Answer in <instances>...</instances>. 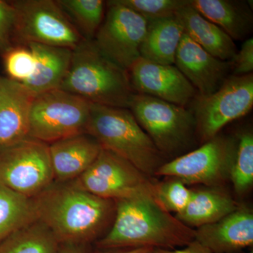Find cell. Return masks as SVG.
Returning <instances> with one entry per match:
<instances>
[{
    "mask_svg": "<svg viewBox=\"0 0 253 253\" xmlns=\"http://www.w3.org/2000/svg\"><path fill=\"white\" fill-rule=\"evenodd\" d=\"M34 200L38 220L60 244L96 243L109 231L116 203L102 199L73 181H54Z\"/></svg>",
    "mask_w": 253,
    "mask_h": 253,
    "instance_id": "obj_1",
    "label": "cell"
},
{
    "mask_svg": "<svg viewBox=\"0 0 253 253\" xmlns=\"http://www.w3.org/2000/svg\"><path fill=\"white\" fill-rule=\"evenodd\" d=\"M109 231L95 243L99 250L153 248L173 250L195 240V229L183 224L148 193L118 200Z\"/></svg>",
    "mask_w": 253,
    "mask_h": 253,
    "instance_id": "obj_2",
    "label": "cell"
},
{
    "mask_svg": "<svg viewBox=\"0 0 253 253\" xmlns=\"http://www.w3.org/2000/svg\"><path fill=\"white\" fill-rule=\"evenodd\" d=\"M59 89L91 104L129 109L134 94L127 71L83 41L72 51L71 64Z\"/></svg>",
    "mask_w": 253,
    "mask_h": 253,
    "instance_id": "obj_3",
    "label": "cell"
},
{
    "mask_svg": "<svg viewBox=\"0 0 253 253\" xmlns=\"http://www.w3.org/2000/svg\"><path fill=\"white\" fill-rule=\"evenodd\" d=\"M86 134L146 175H155L165 163L164 156L129 109L91 104Z\"/></svg>",
    "mask_w": 253,
    "mask_h": 253,
    "instance_id": "obj_4",
    "label": "cell"
},
{
    "mask_svg": "<svg viewBox=\"0 0 253 253\" xmlns=\"http://www.w3.org/2000/svg\"><path fill=\"white\" fill-rule=\"evenodd\" d=\"M129 109L164 157L178 156L194 144L197 134L191 109L140 94H134Z\"/></svg>",
    "mask_w": 253,
    "mask_h": 253,
    "instance_id": "obj_5",
    "label": "cell"
},
{
    "mask_svg": "<svg viewBox=\"0 0 253 253\" xmlns=\"http://www.w3.org/2000/svg\"><path fill=\"white\" fill-rule=\"evenodd\" d=\"M91 103L61 89L36 95L29 118V136L50 144L87 130Z\"/></svg>",
    "mask_w": 253,
    "mask_h": 253,
    "instance_id": "obj_6",
    "label": "cell"
},
{
    "mask_svg": "<svg viewBox=\"0 0 253 253\" xmlns=\"http://www.w3.org/2000/svg\"><path fill=\"white\" fill-rule=\"evenodd\" d=\"M14 38L21 44L31 43L74 49L84 41L56 1L17 0Z\"/></svg>",
    "mask_w": 253,
    "mask_h": 253,
    "instance_id": "obj_7",
    "label": "cell"
},
{
    "mask_svg": "<svg viewBox=\"0 0 253 253\" xmlns=\"http://www.w3.org/2000/svg\"><path fill=\"white\" fill-rule=\"evenodd\" d=\"M196 134L207 142L226 125L246 116L253 106V74L229 76L222 85L207 96L197 95L191 104Z\"/></svg>",
    "mask_w": 253,
    "mask_h": 253,
    "instance_id": "obj_8",
    "label": "cell"
},
{
    "mask_svg": "<svg viewBox=\"0 0 253 253\" xmlns=\"http://www.w3.org/2000/svg\"><path fill=\"white\" fill-rule=\"evenodd\" d=\"M54 181L49 144L27 138L0 149V184L34 199Z\"/></svg>",
    "mask_w": 253,
    "mask_h": 253,
    "instance_id": "obj_9",
    "label": "cell"
},
{
    "mask_svg": "<svg viewBox=\"0 0 253 253\" xmlns=\"http://www.w3.org/2000/svg\"><path fill=\"white\" fill-rule=\"evenodd\" d=\"M234 149V137L218 134L199 149L165 163L155 175L174 178L185 185L216 187L229 179Z\"/></svg>",
    "mask_w": 253,
    "mask_h": 253,
    "instance_id": "obj_10",
    "label": "cell"
},
{
    "mask_svg": "<svg viewBox=\"0 0 253 253\" xmlns=\"http://www.w3.org/2000/svg\"><path fill=\"white\" fill-rule=\"evenodd\" d=\"M72 181L95 196L114 201L142 193L154 196L156 184L129 161L103 149L90 167Z\"/></svg>",
    "mask_w": 253,
    "mask_h": 253,
    "instance_id": "obj_11",
    "label": "cell"
},
{
    "mask_svg": "<svg viewBox=\"0 0 253 253\" xmlns=\"http://www.w3.org/2000/svg\"><path fill=\"white\" fill-rule=\"evenodd\" d=\"M106 5L104 21L92 41L101 54L127 71L140 57L147 20L118 0Z\"/></svg>",
    "mask_w": 253,
    "mask_h": 253,
    "instance_id": "obj_12",
    "label": "cell"
},
{
    "mask_svg": "<svg viewBox=\"0 0 253 253\" xmlns=\"http://www.w3.org/2000/svg\"><path fill=\"white\" fill-rule=\"evenodd\" d=\"M136 94H146L187 108L197 91L174 65H162L139 57L127 71Z\"/></svg>",
    "mask_w": 253,
    "mask_h": 253,
    "instance_id": "obj_13",
    "label": "cell"
},
{
    "mask_svg": "<svg viewBox=\"0 0 253 253\" xmlns=\"http://www.w3.org/2000/svg\"><path fill=\"white\" fill-rule=\"evenodd\" d=\"M174 65L201 96L217 91L231 70L230 61H221L210 54L185 33L176 51Z\"/></svg>",
    "mask_w": 253,
    "mask_h": 253,
    "instance_id": "obj_14",
    "label": "cell"
},
{
    "mask_svg": "<svg viewBox=\"0 0 253 253\" xmlns=\"http://www.w3.org/2000/svg\"><path fill=\"white\" fill-rule=\"evenodd\" d=\"M36 96L22 83L0 76V149L29 138L30 113Z\"/></svg>",
    "mask_w": 253,
    "mask_h": 253,
    "instance_id": "obj_15",
    "label": "cell"
},
{
    "mask_svg": "<svg viewBox=\"0 0 253 253\" xmlns=\"http://www.w3.org/2000/svg\"><path fill=\"white\" fill-rule=\"evenodd\" d=\"M195 240L212 253H234L253 244V213L246 206L195 229Z\"/></svg>",
    "mask_w": 253,
    "mask_h": 253,
    "instance_id": "obj_16",
    "label": "cell"
},
{
    "mask_svg": "<svg viewBox=\"0 0 253 253\" xmlns=\"http://www.w3.org/2000/svg\"><path fill=\"white\" fill-rule=\"evenodd\" d=\"M101 149L98 141L86 133L49 144L54 181L66 182L77 179L90 167Z\"/></svg>",
    "mask_w": 253,
    "mask_h": 253,
    "instance_id": "obj_17",
    "label": "cell"
},
{
    "mask_svg": "<svg viewBox=\"0 0 253 253\" xmlns=\"http://www.w3.org/2000/svg\"><path fill=\"white\" fill-rule=\"evenodd\" d=\"M190 4L233 41H245L252 33L253 13L250 1L190 0Z\"/></svg>",
    "mask_w": 253,
    "mask_h": 253,
    "instance_id": "obj_18",
    "label": "cell"
},
{
    "mask_svg": "<svg viewBox=\"0 0 253 253\" xmlns=\"http://www.w3.org/2000/svg\"><path fill=\"white\" fill-rule=\"evenodd\" d=\"M185 34L210 54L224 61H230L237 49L234 41L220 28L194 9L190 0L176 13Z\"/></svg>",
    "mask_w": 253,
    "mask_h": 253,
    "instance_id": "obj_19",
    "label": "cell"
},
{
    "mask_svg": "<svg viewBox=\"0 0 253 253\" xmlns=\"http://www.w3.org/2000/svg\"><path fill=\"white\" fill-rule=\"evenodd\" d=\"M27 45L34 54L36 65L23 85L36 95L59 89L69 69L73 50L35 43Z\"/></svg>",
    "mask_w": 253,
    "mask_h": 253,
    "instance_id": "obj_20",
    "label": "cell"
},
{
    "mask_svg": "<svg viewBox=\"0 0 253 253\" xmlns=\"http://www.w3.org/2000/svg\"><path fill=\"white\" fill-rule=\"evenodd\" d=\"M238 206L229 194L216 187L191 190L189 204L175 217L189 227L199 228L220 220Z\"/></svg>",
    "mask_w": 253,
    "mask_h": 253,
    "instance_id": "obj_21",
    "label": "cell"
},
{
    "mask_svg": "<svg viewBox=\"0 0 253 253\" xmlns=\"http://www.w3.org/2000/svg\"><path fill=\"white\" fill-rule=\"evenodd\" d=\"M184 29L175 16L147 21L140 57L162 65H174Z\"/></svg>",
    "mask_w": 253,
    "mask_h": 253,
    "instance_id": "obj_22",
    "label": "cell"
},
{
    "mask_svg": "<svg viewBox=\"0 0 253 253\" xmlns=\"http://www.w3.org/2000/svg\"><path fill=\"white\" fill-rule=\"evenodd\" d=\"M38 219L33 199L0 184V244Z\"/></svg>",
    "mask_w": 253,
    "mask_h": 253,
    "instance_id": "obj_23",
    "label": "cell"
},
{
    "mask_svg": "<svg viewBox=\"0 0 253 253\" xmlns=\"http://www.w3.org/2000/svg\"><path fill=\"white\" fill-rule=\"evenodd\" d=\"M0 253H60V244L38 219L3 241Z\"/></svg>",
    "mask_w": 253,
    "mask_h": 253,
    "instance_id": "obj_24",
    "label": "cell"
},
{
    "mask_svg": "<svg viewBox=\"0 0 253 253\" xmlns=\"http://www.w3.org/2000/svg\"><path fill=\"white\" fill-rule=\"evenodd\" d=\"M63 12L84 41H92L102 24L106 1L102 0H58Z\"/></svg>",
    "mask_w": 253,
    "mask_h": 253,
    "instance_id": "obj_25",
    "label": "cell"
},
{
    "mask_svg": "<svg viewBox=\"0 0 253 253\" xmlns=\"http://www.w3.org/2000/svg\"><path fill=\"white\" fill-rule=\"evenodd\" d=\"M229 179L238 194L249 191L253 184V134L244 129L236 134Z\"/></svg>",
    "mask_w": 253,
    "mask_h": 253,
    "instance_id": "obj_26",
    "label": "cell"
},
{
    "mask_svg": "<svg viewBox=\"0 0 253 253\" xmlns=\"http://www.w3.org/2000/svg\"><path fill=\"white\" fill-rule=\"evenodd\" d=\"M191 190L185 184L174 178L167 181L156 182L154 197L168 212L179 214L185 209L191 198Z\"/></svg>",
    "mask_w": 253,
    "mask_h": 253,
    "instance_id": "obj_27",
    "label": "cell"
},
{
    "mask_svg": "<svg viewBox=\"0 0 253 253\" xmlns=\"http://www.w3.org/2000/svg\"><path fill=\"white\" fill-rule=\"evenodd\" d=\"M2 56L7 78L23 83L31 77L34 72L36 60L33 51L27 44L13 46Z\"/></svg>",
    "mask_w": 253,
    "mask_h": 253,
    "instance_id": "obj_28",
    "label": "cell"
},
{
    "mask_svg": "<svg viewBox=\"0 0 253 253\" xmlns=\"http://www.w3.org/2000/svg\"><path fill=\"white\" fill-rule=\"evenodd\" d=\"M119 2L144 17L160 19L174 17L176 13L189 3V0H118Z\"/></svg>",
    "mask_w": 253,
    "mask_h": 253,
    "instance_id": "obj_29",
    "label": "cell"
},
{
    "mask_svg": "<svg viewBox=\"0 0 253 253\" xmlns=\"http://www.w3.org/2000/svg\"><path fill=\"white\" fill-rule=\"evenodd\" d=\"M15 25V10L11 1L0 0V54L12 47Z\"/></svg>",
    "mask_w": 253,
    "mask_h": 253,
    "instance_id": "obj_30",
    "label": "cell"
},
{
    "mask_svg": "<svg viewBox=\"0 0 253 253\" xmlns=\"http://www.w3.org/2000/svg\"><path fill=\"white\" fill-rule=\"evenodd\" d=\"M234 76H244L253 73V38L245 41L239 52L230 61Z\"/></svg>",
    "mask_w": 253,
    "mask_h": 253,
    "instance_id": "obj_31",
    "label": "cell"
},
{
    "mask_svg": "<svg viewBox=\"0 0 253 253\" xmlns=\"http://www.w3.org/2000/svg\"><path fill=\"white\" fill-rule=\"evenodd\" d=\"M152 253H212L207 248L200 244L196 240L191 241L182 249H154Z\"/></svg>",
    "mask_w": 253,
    "mask_h": 253,
    "instance_id": "obj_32",
    "label": "cell"
},
{
    "mask_svg": "<svg viewBox=\"0 0 253 253\" xmlns=\"http://www.w3.org/2000/svg\"><path fill=\"white\" fill-rule=\"evenodd\" d=\"M60 253H94L89 244H60Z\"/></svg>",
    "mask_w": 253,
    "mask_h": 253,
    "instance_id": "obj_33",
    "label": "cell"
},
{
    "mask_svg": "<svg viewBox=\"0 0 253 253\" xmlns=\"http://www.w3.org/2000/svg\"><path fill=\"white\" fill-rule=\"evenodd\" d=\"M154 249L153 248H138V249H129L125 251H114L113 250H99L94 251V253H152Z\"/></svg>",
    "mask_w": 253,
    "mask_h": 253,
    "instance_id": "obj_34",
    "label": "cell"
},
{
    "mask_svg": "<svg viewBox=\"0 0 253 253\" xmlns=\"http://www.w3.org/2000/svg\"><path fill=\"white\" fill-rule=\"evenodd\" d=\"M249 253H253V252Z\"/></svg>",
    "mask_w": 253,
    "mask_h": 253,
    "instance_id": "obj_35",
    "label": "cell"
}]
</instances>
